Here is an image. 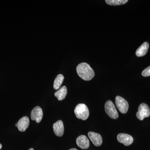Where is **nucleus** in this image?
Instances as JSON below:
<instances>
[{
    "label": "nucleus",
    "instance_id": "f257e3e1",
    "mask_svg": "<svg viewBox=\"0 0 150 150\" xmlns=\"http://www.w3.org/2000/svg\"><path fill=\"white\" fill-rule=\"evenodd\" d=\"M76 71L80 77L83 80H91L94 77L95 73L90 65L86 63H82L76 67Z\"/></svg>",
    "mask_w": 150,
    "mask_h": 150
},
{
    "label": "nucleus",
    "instance_id": "f03ea898",
    "mask_svg": "<svg viewBox=\"0 0 150 150\" xmlns=\"http://www.w3.org/2000/svg\"><path fill=\"white\" fill-rule=\"evenodd\" d=\"M74 112L76 117L79 119L86 120L89 115L88 108L83 103H80L75 108Z\"/></svg>",
    "mask_w": 150,
    "mask_h": 150
},
{
    "label": "nucleus",
    "instance_id": "7ed1b4c3",
    "mask_svg": "<svg viewBox=\"0 0 150 150\" xmlns=\"http://www.w3.org/2000/svg\"><path fill=\"white\" fill-rule=\"evenodd\" d=\"M105 109L107 115L112 119H117L118 117V112L115 105L111 100H108L105 104Z\"/></svg>",
    "mask_w": 150,
    "mask_h": 150
},
{
    "label": "nucleus",
    "instance_id": "20e7f679",
    "mask_svg": "<svg viewBox=\"0 0 150 150\" xmlns=\"http://www.w3.org/2000/svg\"><path fill=\"white\" fill-rule=\"evenodd\" d=\"M150 115L149 108L146 103H142L140 105L137 112V117L139 120L142 121L145 118L149 117Z\"/></svg>",
    "mask_w": 150,
    "mask_h": 150
},
{
    "label": "nucleus",
    "instance_id": "39448f33",
    "mask_svg": "<svg viewBox=\"0 0 150 150\" xmlns=\"http://www.w3.org/2000/svg\"><path fill=\"white\" fill-rule=\"evenodd\" d=\"M115 104L118 110L121 113H126L129 109V103L128 102L120 96H117L115 97Z\"/></svg>",
    "mask_w": 150,
    "mask_h": 150
},
{
    "label": "nucleus",
    "instance_id": "423d86ee",
    "mask_svg": "<svg viewBox=\"0 0 150 150\" xmlns=\"http://www.w3.org/2000/svg\"><path fill=\"white\" fill-rule=\"evenodd\" d=\"M117 140L118 142L126 146H130L134 142V139L131 135L123 133L118 134Z\"/></svg>",
    "mask_w": 150,
    "mask_h": 150
},
{
    "label": "nucleus",
    "instance_id": "0eeeda50",
    "mask_svg": "<svg viewBox=\"0 0 150 150\" xmlns=\"http://www.w3.org/2000/svg\"><path fill=\"white\" fill-rule=\"evenodd\" d=\"M43 116L42 108L40 106H36L33 109L31 112V118L38 123H40Z\"/></svg>",
    "mask_w": 150,
    "mask_h": 150
},
{
    "label": "nucleus",
    "instance_id": "6e6552de",
    "mask_svg": "<svg viewBox=\"0 0 150 150\" xmlns=\"http://www.w3.org/2000/svg\"><path fill=\"white\" fill-rule=\"evenodd\" d=\"M76 142L78 146L83 149H88L89 147V141L85 135H81L78 137L76 140Z\"/></svg>",
    "mask_w": 150,
    "mask_h": 150
},
{
    "label": "nucleus",
    "instance_id": "1a4fd4ad",
    "mask_svg": "<svg viewBox=\"0 0 150 150\" xmlns=\"http://www.w3.org/2000/svg\"><path fill=\"white\" fill-rule=\"evenodd\" d=\"M88 136L90 139L95 146H99L102 144V138L99 134L91 131L88 132Z\"/></svg>",
    "mask_w": 150,
    "mask_h": 150
},
{
    "label": "nucleus",
    "instance_id": "9d476101",
    "mask_svg": "<svg viewBox=\"0 0 150 150\" xmlns=\"http://www.w3.org/2000/svg\"><path fill=\"white\" fill-rule=\"evenodd\" d=\"M29 125V119L27 116H24L21 118L18 123L16 124L19 131L21 132H24Z\"/></svg>",
    "mask_w": 150,
    "mask_h": 150
},
{
    "label": "nucleus",
    "instance_id": "9b49d317",
    "mask_svg": "<svg viewBox=\"0 0 150 150\" xmlns=\"http://www.w3.org/2000/svg\"><path fill=\"white\" fill-rule=\"evenodd\" d=\"M53 129L56 136L59 137H62L64 134V131L63 121L59 120L54 123L53 125Z\"/></svg>",
    "mask_w": 150,
    "mask_h": 150
},
{
    "label": "nucleus",
    "instance_id": "f8f14e48",
    "mask_svg": "<svg viewBox=\"0 0 150 150\" xmlns=\"http://www.w3.org/2000/svg\"><path fill=\"white\" fill-rule=\"evenodd\" d=\"M149 45L147 42L143 43L141 46L137 49L136 54L138 57H142L144 56L147 53Z\"/></svg>",
    "mask_w": 150,
    "mask_h": 150
},
{
    "label": "nucleus",
    "instance_id": "ddd939ff",
    "mask_svg": "<svg viewBox=\"0 0 150 150\" xmlns=\"http://www.w3.org/2000/svg\"><path fill=\"white\" fill-rule=\"evenodd\" d=\"M67 94V87L63 86L58 91L55 93V96L58 98L59 100H62L65 99Z\"/></svg>",
    "mask_w": 150,
    "mask_h": 150
},
{
    "label": "nucleus",
    "instance_id": "4468645a",
    "mask_svg": "<svg viewBox=\"0 0 150 150\" xmlns=\"http://www.w3.org/2000/svg\"><path fill=\"white\" fill-rule=\"evenodd\" d=\"M64 77L62 74H59L57 76L54 81V89L58 90L60 88V87L64 81Z\"/></svg>",
    "mask_w": 150,
    "mask_h": 150
},
{
    "label": "nucleus",
    "instance_id": "2eb2a0df",
    "mask_svg": "<svg viewBox=\"0 0 150 150\" xmlns=\"http://www.w3.org/2000/svg\"><path fill=\"white\" fill-rule=\"evenodd\" d=\"M105 2L110 6H118L126 4L128 0H106Z\"/></svg>",
    "mask_w": 150,
    "mask_h": 150
},
{
    "label": "nucleus",
    "instance_id": "dca6fc26",
    "mask_svg": "<svg viewBox=\"0 0 150 150\" xmlns=\"http://www.w3.org/2000/svg\"><path fill=\"white\" fill-rule=\"evenodd\" d=\"M143 76L148 77L150 76V66L145 69L142 72Z\"/></svg>",
    "mask_w": 150,
    "mask_h": 150
},
{
    "label": "nucleus",
    "instance_id": "f3484780",
    "mask_svg": "<svg viewBox=\"0 0 150 150\" xmlns=\"http://www.w3.org/2000/svg\"><path fill=\"white\" fill-rule=\"evenodd\" d=\"M78 150L77 149H75V148H73V149H70V150Z\"/></svg>",
    "mask_w": 150,
    "mask_h": 150
},
{
    "label": "nucleus",
    "instance_id": "a211bd4d",
    "mask_svg": "<svg viewBox=\"0 0 150 150\" xmlns=\"http://www.w3.org/2000/svg\"><path fill=\"white\" fill-rule=\"evenodd\" d=\"M2 147V145L0 144V150H1V149Z\"/></svg>",
    "mask_w": 150,
    "mask_h": 150
},
{
    "label": "nucleus",
    "instance_id": "6ab92c4d",
    "mask_svg": "<svg viewBox=\"0 0 150 150\" xmlns=\"http://www.w3.org/2000/svg\"><path fill=\"white\" fill-rule=\"evenodd\" d=\"M28 150H34L33 149V148H31V149H29Z\"/></svg>",
    "mask_w": 150,
    "mask_h": 150
}]
</instances>
